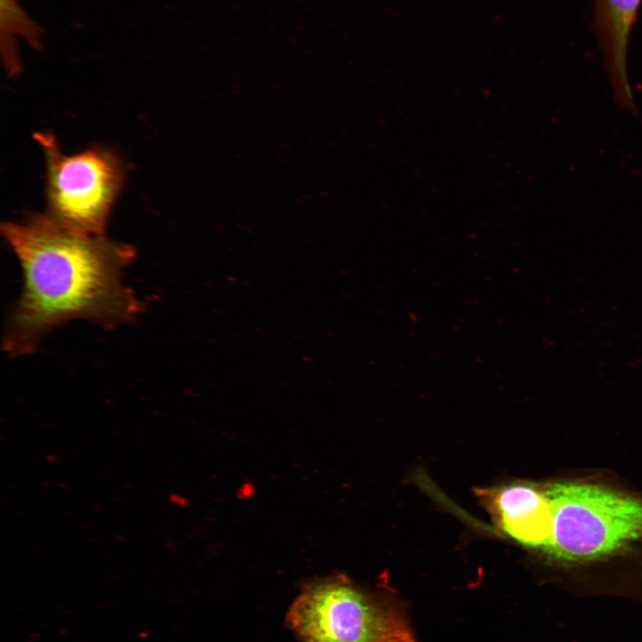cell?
Returning a JSON list of instances; mask_svg holds the SVG:
<instances>
[{
  "instance_id": "obj_7",
  "label": "cell",
  "mask_w": 642,
  "mask_h": 642,
  "mask_svg": "<svg viewBox=\"0 0 642 642\" xmlns=\"http://www.w3.org/2000/svg\"><path fill=\"white\" fill-rule=\"evenodd\" d=\"M2 2V26L5 25L7 34L19 33L23 37H29L27 26L30 25L28 21V16L20 6L17 0H1Z\"/></svg>"
},
{
  "instance_id": "obj_1",
  "label": "cell",
  "mask_w": 642,
  "mask_h": 642,
  "mask_svg": "<svg viewBox=\"0 0 642 642\" xmlns=\"http://www.w3.org/2000/svg\"><path fill=\"white\" fill-rule=\"evenodd\" d=\"M1 231L23 276L4 336L11 357L34 351L45 335L69 321L113 328L142 313L143 303L122 278L136 257L131 245L71 230L46 213L3 223Z\"/></svg>"
},
{
  "instance_id": "obj_4",
  "label": "cell",
  "mask_w": 642,
  "mask_h": 642,
  "mask_svg": "<svg viewBox=\"0 0 642 642\" xmlns=\"http://www.w3.org/2000/svg\"><path fill=\"white\" fill-rule=\"evenodd\" d=\"M46 165L47 215L58 224L87 235H104L126 177L121 158L95 145L63 154L50 133H36Z\"/></svg>"
},
{
  "instance_id": "obj_3",
  "label": "cell",
  "mask_w": 642,
  "mask_h": 642,
  "mask_svg": "<svg viewBox=\"0 0 642 642\" xmlns=\"http://www.w3.org/2000/svg\"><path fill=\"white\" fill-rule=\"evenodd\" d=\"M553 514L544 550L565 563L610 556L642 540V500L598 484L556 482L545 489Z\"/></svg>"
},
{
  "instance_id": "obj_5",
  "label": "cell",
  "mask_w": 642,
  "mask_h": 642,
  "mask_svg": "<svg viewBox=\"0 0 642 642\" xmlns=\"http://www.w3.org/2000/svg\"><path fill=\"white\" fill-rule=\"evenodd\" d=\"M498 527L514 541L545 550L553 531V514L546 490L512 483L481 492Z\"/></svg>"
},
{
  "instance_id": "obj_2",
  "label": "cell",
  "mask_w": 642,
  "mask_h": 642,
  "mask_svg": "<svg viewBox=\"0 0 642 642\" xmlns=\"http://www.w3.org/2000/svg\"><path fill=\"white\" fill-rule=\"evenodd\" d=\"M286 623L299 642H418L404 606L344 574L304 584Z\"/></svg>"
},
{
  "instance_id": "obj_6",
  "label": "cell",
  "mask_w": 642,
  "mask_h": 642,
  "mask_svg": "<svg viewBox=\"0 0 642 642\" xmlns=\"http://www.w3.org/2000/svg\"><path fill=\"white\" fill-rule=\"evenodd\" d=\"M642 0H595V29L614 99L623 110L637 113L628 76V45Z\"/></svg>"
}]
</instances>
